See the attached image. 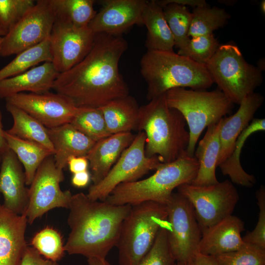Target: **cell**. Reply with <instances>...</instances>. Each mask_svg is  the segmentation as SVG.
Returning <instances> with one entry per match:
<instances>
[{
	"label": "cell",
	"instance_id": "6da1fadb",
	"mask_svg": "<svg viewBox=\"0 0 265 265\" xmlns=\"http://www.w3.org/2000/svg\"><path fill=\"white\" fill-rule=\"evenodd\" d=\"M86 56L69 70L59 74L53 89L78 107L100 108L129 95L119 70L120 59L128 44L122 35L96 33Z\"/></svg>",
	"mask_w": 265,
	"mask_h": 265
},
{
	"label": "cell",
	"instance_id": "7a4b0ae2",
	"mask_svg": "<svg viewBox=\"0 0 265 265\" xmlns=\"http://www.w3.org/2000/svg\"><path fill=\"white\" fill-rule=\"evenodd\" d=\"M132 208L94 201L80 192L71 199L67 223L70 229L65 252L87 258L105 259L117 244L122 223Z\"/></svg>",
	"mask_w": 265,
	"mask_h": 265
},
{
	"label": "cell",
	"instance_id": "3957f363",
	"mask_svg": "<svg viewBox=\"0 0 265 265\" xmlns=\"http://www.w3.org/2000/svg\"><path fill=\"white\" fill-rule=\"evenodd\" d=\"M182 114L170 107L165 93L139 107L136 130L146 136L145 154L162 163L177 159L186 151L189 133Z\"/></svg>",
	"mask_w": 265,
	"mask_h": 265
},
{
	"label": "cell",
	"instance_id": "277c9868",
	"mask_svg": "<svg viewBox=\"0 0 265 265\" xmlns=\"http://www.w3.org/2000/svg\"><path fill=\"white\" fill-rule=\"evenodd\" d=\"M140 65L149 101L173 88L206 90L214 83L205 66L174 51H147Z\"/></svg>",
	"mask_w": 265,
	"mask_h": 265
},
{
	"label": "cell",
	"instance_id": "5b68a950",
	"mask_svg": "<svg viewBox=\"0 0 265 265\" xmlns=\"http://www.w3.org/2000/svg\"><path fill=\"white\" fill-rule=\"evenodd\" d=\"M198 167L196 158L186 151L173 161L161 163L147 178L119 185L105 201L115 205L133 206L147 201L166 205L175 188L192 183Z\"/></svg>",
	"mask_w": 265,
	"mask_h": 265
},
{
	"label": "cell",
	"instance_id": "8992f818",
	"mask_svg": "<svg viewBox=\"0 0 265 265\" xmlns=\"http://www.w3.org/2000/svg\"><path fill=\"white\" fill-rule=\"evenodd\" d=\"M165 98L168 106L179 111L188 126L186 152L191 157L203 130L218 122L234 107V104L218 89L208 91L178 87L167 91Z\"/></svg>",
	"mask_w": 265,
	"mask_h": 265
},
{
	"label": "cell",
	"instance_id": "52a82bcc",
	"mask_svg": "<svg viewBox=\"0 0 265 265\" xmlns=\"http://www.w3.org/2000/svg\"><path fill=\"white\" fill-rule=\"evenodd\" d=\"M166 205L147 201L132 206L116 245L120 265H136L151 249L167 221Z\"/></svg>",
	"mask_w": 265,
	"mask_h": 265
},
{
	"label": "cell",
	"instance_id": "ba28073f",
	"mask_svg": "<svg viewBox=\"0 0 265 265\" xmlns=\"http://www.w3.org/2000/svg\"><path fill=\"white\" fill-rule=\"evenodd\" d=\"M213 83L233 104L239 105L262 83V71L248 63L233 44L220 45L205 65Z\"/></svg>",
	"mask_w": 265,
	"mask_h": 265
},
{
	"label": "cell",
	"instance_id": "9c48e42d",
	"mask_svg": "<svg viewBox=\"0 0 265 265\" xmlns=\"http://www.w3.org/2000/svg\"><path fill=\"white\" fill-rule=\"evenodd\" d=\"M177 189L192 205L202 233L232 215L239 200L237 189L228 180L203 186L184 184Z\"/></svg>",
	"mask_w": 265,
	"mask_h": 265
},
{
	"label": "cell",
	"instance_id": "30bf717a",
	"mask_svg": "<svg viewBox=\"0 0 265 265\" xmlns=\"http://www.w3.org/2000/svg\"><path fill=\"white\" fill-rule=\"evenodd\" d=\"M145 143L144 133L139 132L105 177L90 186L88 197L94 201H105L119 185L139 180L149 171L155 170L162 162L158 156L146 155Z\"/></svg>",
	"mask_w": 265,
	"mask_h": 265
},
{
	"label": "cell",
	"instance_id": "8fae6325",
	"mask_svg": "<svg viewBox=\"0 0 265 265\" xmlns=\"http://www.w3.org/2000/svg\"><path fill=\"white\" fill-rule=\"evenodd\" d=\"M56 13L52 0H38L6 33L0 36V56L7 57L49 38Z\"/></svg>",
	"mask_w": 265,
	"mask_h": 265
},
{
	"label": "cell",
	"instance_id": "7c38bea8",
	"mask_svg": "<svg viewBox=\"0 0 265 265\" xmlns=\"http://www.w3.org/2000/svg\"><path fill=\"white\" fill-rule=\"evenodd\" d=\"M166 206L171 251L176 263L190 262L198 252L202 237L194 209L190 202L178 192L173 193Z\"/></svg>",
	"mask_w": 265,
	"mask_h": 265
},
{
	"label": "cell",
	"instance_id": "4fadbf2b",
	"mask_svg": "<svg viewBox=\"0 0 265 265\" xmlns=\"http://www.w3.org/2000/svg\"><path fill=\"white\" fill-rule=\"evenodd\" d=\"M64 180L63 171L55 165L53 155L47 158L37 169L28 188V203L24 214L31 224L49 211L56 208L68 209L72 194L63 191L60 183Z\"/></svg>",
	"mask_w": 265,
	"mask_h": 265
},
{
	"label": "cell",
	"instance_id": "5bb4252c",
	"mask_svg": "<svg viewBox=\"0 0 265 265\" xmlns=\"http://www.w3.org/2000/svg\"><path fill=\"white\" fill-rule=\"evenodd\" d=\"M96 33L88 26H78L56 17L49 37L52 62L60 74L80 62L94 43Z\"/></svg>",
	"mask_w": 265,
	"mask_h": 265
},
{
	"label": "cell",
	"instance_id": "9a60e30c",
	"mask_svg": "<svg viewBox=\"0 0 265 265\" xmlns=\"http://www.w3.org/2000/svg\"><path fill=\"white\" fill-rule=\"evenodd\" d=\"M6 103L23 109L50 129L70 123L83 110L65 96L50 91L43 93L22 92L9 97Z\"/></svg>",
	"mask_w": 265,
	"mask_h": 265
},
{
	"label": "cell",
	"instance_id": "2e32d148",
	"mask_svg": "<svg viewBox=\"0 0 265 265\" xmlns=\"http://www.w3.org/2000/svg\"><path fill=\"white\" fill-rule=\"evenodd\" d=\"M145 0H106L88 27L95 33L120 36L134 25H142Z\"/></svg>",
	"mask_w": 265,
	"mask_h": 265
},
{
	"label": "cell",
	"instance_id": "e0dca14e",
	"mask_svg": "<svg viewBox=\"0 0 265 265\" xmlns=\"http://www.w3.org/2000/svg\"><path fill=\"white\" fill-rule=\"evenodd\" d=\"M0 167V194L3 205L19 215H24L28 203V188L23 166L9 148L1 155Z\"/></svg>",
	"mask_w": 265,
	"mask_h": 265
},
{
	"label": "cell",
	"instance_id": "ac0fdd59",
	"mask_svg": "<svg viewBox=\"0 0 265 265\" xmlns=\"http://www.w3.org/2000/svg\"><path fill=\"white\" fill-rule=\"evenodd\" d=\"M27 220L0 204V265H19L27 247Z\"/></svg>",
	"mask_w": 265,
	"mask_h": 265
},
{
	"label": "cell",
	"instance_id": "d6986e66",
	"mask_svg": "<svg viewBox=\"0 0 265 265\" xmlns=\"http://www.w3.org/2000/svg\"><path fill=\"white\" fill-rule=\"evenodd\" d=\"M244 230V222L230 215L202 232L198 252L215 256L237 250L244 244L241 236Z\"/></svg>",
	"mask_w": 265,
	"mask_h": 265
},
{
	"label": "cell",
	"instance_id": "ffe728a7",
	"mask_svg": "<svg viewBox=\"0 0 265 265\" xmlns=\"http://www.w3.org/2000/svg\"><path fill=\"white\" fill-rule=\"evenodd\" d=\"M135 136L132 132L118 133L95 142L86 156L92 185L98 184L105 177Z\"/></svg>",
	"mask_w": 265,
	"mask_h": 265
},
{
	"label": "cell",
	"instance_id": "44dd1931",
	"mask_svg": "<svg viewBox=\"0 0 265 265\" xmlns=\"http://www.w3.org/2000/svg\"><path fill=\"white\" fill-rule=\"evenodd\" d=\"M264 101L263 95L253 92L242 100L235 113L222 118L219 134L220 151L217 166L232 153L238 136L248 126Z\"/></svg>",
	"mask_w": 265,
	"mask_h": 265
},
{
	"label": "cell",
	"instance_id": "7402d4cb",
	"mask_svg": "<svg viewBox=\"0 0 265 265\" xmlns=\"http://www.w3.org/2000/svg\"><path fill=\"white\" fill-rule=\"evenodd\" d=\"M59 73L52 62H45L26 72L0 81V98L29 92L43 93L53 89Z\"/></svg>",
	"mask_w": 265,
	"mask_h": 265
},
{
	"label": "cell",
	"instance_id": "603a6c76",
	"mask_svg": "<svg viewBox=\"0 0 265 265\" xmlns=\"http://www.w3.org/2000/svg\"><path fill=\"white\" fill-rule=\"evenodd\" d=\"M47 130L54 148L55 165L60 171L66 166L70 157H86L96 142L70 123L47 128Z\"/></svg>",
	"mask_w": 265,
	"mask_h": 265
},
{
	"label": "cell",
	"instance_id": "cb8c5ba5",
	"mask_svg": "<svg viewBox=\"0 0 265 265\" xmlns=\"http://www.w3.org/2000/svg\"><path fill=\"white\" fill-rule=\"evenodd\" d=\"M222 118L217 123L208 126L207 132L199 141L194 152L199 167L191 184L203 186L218 183L215 174L220 151L219 134Z\"/></svg>",
	"mask_w": 265,
	"mask_h": 265
},
{
	"label": "cell",
	"instance_id": "d4e9b609",
	"mask_svg": "<svg viewBox=\"0 0 265 265\" xmlns=\"http://www.w3.org/2000/svg\"><path fill=\"white\" fill-rule=\"evenodd\" d=\"M142 18L147 30L145 44L147 51H173V37L165 20L163 7L157 0L146 1Z\"/></svg>",
	"mask_w": 265,
	"mask_h": 265
},
{
	"label": "cell",
	"instance_id": "484cf974",
	"mask_svg": "<svg viewBox=\"0 0 265 265\" xmlns=\"http://www.w3.org/2000/svg\"><path fill=\"white\" fill-rule=\"evenodd\" d=\"M139 107L132 96L114 99L99 108L111 134L136 130Z\"/></svg>",
	"mask_w": 265,
	"mask_h": 265
},
{
	"label": "cell",
	"instance_id": "4316f807",
	"mask_svg": "<svg viewBox=\"0 0 265 265\" xmlns=\"http://www.w3.org/2000/svg\"><path fill=\"white\" fill-rule=\"evenodd\" d=\"M265 130V119L254 118L238 136L232 153L219 167L222 173L228 176L233 184L251 187L256 183V178L243 169L240 161L241 151L247 138L253 133Z\"/></svg>",
	"mask_w": 265,
	"mask_h": 265
},
{
	"label": "cell",
	"instance_id": "83f0119b",
	"mask_svg": "<svg viewBox=\"0 0 265 265\" xmlns=\"http://www.w3.org/2000/svg\"><path fill=\"white\" fill-rule=\"evenodd\" d=\"M6 108L13 120L11 128L6 131L9 134L42 145L54 154V148L46 127L18 107L6 103Z\"/></svg>",
	"mask_w": 265,
	"mask_h": 265
},
{
	"label": "cell",
	"instance_id": "f1b7e54d",
	"mask_svg": "<svg viewBox=\"0 0 265 265\" xmlns=\"http://www.w3.org/2000/svg\"><path fill=\"white\" fill-rule=\"evenodd\" d=\"M8 148L16 155L24 170L26 185L30 186L42 162L53 153L35 142L22 139L4 133Z\"/></svg>",
	"mask_w": 265,
	"mask_h": 265
},
{
	"label": "cell",
	"instance_id": "f546056e",
	"mask_svg": "<svg viewBox=\"0 0 265 265\" xmlns=\"http://www.w3.org/2000/svg\"><path fill=\"white\" fill-rule=\"evenodd\" d=\"M52 60L49 38L16 54L11 61L0 69V81L21 74L41 63L52 62Z\"/></svg>",
	"mask_w": 265,
	"mask_h": 265
},
{
	"label": "cell",
	"instance_id": "4dcf8cb0",
	"mask_svg": "<svg viewBox=\"0 0 265 265\" xmlns=\"http://www.w3.org/2000/svg\"><path fill=\"white\" fill-rule=\"evenodd\" d=\"M188 31L189 37L212 34L213 31L223 27L230 18L224 9L208 5L194 8Z\"/></svg>",
	"mask_w": 265,
	"mask_h": 265
},
{
	"label": "cell",
	"instance_id": "1f68e13d",
	"mask_svg": "<svg viewBox=\"0 0 265 265\" xmlns=\"http://www.w3.org/2000/svg\"><path fill=\"white\" fill-rule=\"evenodd\" d=\"M164 15L172 34L175 46L182 51L186 47L190 38L188 31L192 13L186 6L170 3L163 7Z\"/></svg>",
	"mask_w": 265,
	"mask_h": 265
},
{
	"label": "cell",
	"instance_id": "d6a6232c",
	"mask_svg": "<svg viewBox=\"0 0 265 265\" xmlns=\"http://www.w3.org/2000/svg\"><path fill=\"white\" fill-rule=\"evenodd\" d=\"M56 17L78 26H88L97 11L93 0H52Z\"/></svg>",
	"mask_w": 265,
	"mask_h": 265
},
{
	"label": "cell",
	"instance_id": "836d02e7",
	"mask_svg": "<svg viewBox=\"0 0 265 265\" xmlns=\"http://www.w3.org/2000/svg\"><path fill=\"white\" fill-rule=\"evenodd\" d=\"M70 124L95 142L111 135L99 108H84L74 117Z\"/></svg>",
	"mask_w": 265,
	"mask_h": 265
},
{
	"label": "cell",
	"instance_id": "e575fe53",
	"mask_svg": "<svg viewBox=\"0 0 265 265\" xmlns=\"http://www.w3.org/2000/svg\"><path fill=\"white\" fill-rule=\"evenodd\" d=\"M31 244L44 258L54 262L60 260L65 252L60 233L49 227L38 232L32 238Z\"/></svg>",
	"mask_w": 265,
	"mask_h": 265
},
{
	"label": "cell",
	"instance_id": "d590c367",
	"mask_svg": "<svg viewBox=\"0 0 265 265\" xmlns=\"http://www.w3.org/2000/svg\"><path fill=\"white\" fill-rule=\"evenodd\" d=\"M220 44L213 34L190 38L186 48L178 54L205 66L215 53Z\"/></svg>",
	"mask_w": 265,
	"mask_h": 265
},
{
	"label": "cell",
	"instance_id": "8d00e7d4",
	"mask_svg": "<svg viewBox=\"0 0 265 265\" xmlns=\"http://www.w3.org/2000/svg\"><path fill=\"white\" fill-rule=\"evenodd\" d=\"M219 265H265V249L245 243L238 249L214 256Z\"/></svg>",
	"mask_w": 265,
	"mask_h": 265
},
{
	"label": "cell",
	"instance_id": "74e56055",
	"mask_svg": "<svg viewBox=\"0 0 265 265\" xmlns=\"http://www.w3.org/2000/svg\"><path fill=\"white\" fill-rule=\"evenodd\" d=\"M167 220L159 229L148 252L136 265H175L168 240Z\"/></svg>",
	"mask_w": 265,
	"mask_h": 265
},
{
	"label": "cell",
	"instance_id": "f35d334b",
	"mask_svg": "<svg viewBox=\"0 0 265 265\" xmlns=\"http://www.w3.org/2000/svg\"><path fill=\"white\" fill-rule=\"evenodd\" d=\"M35 3L33 0H0V27L7 32Z\"/></svg>",
	"mask_w": 265,
	"mask_h": 265
},
{
	"label": "cell",
	"instance_id": "ab89813d",
	"mask_svg": "<svg viewBox=\"0 0 265 265\" xmlns=\"http://www.w3.org/2000/svg\"><path fill=\"white\" fill-rule=\"evenodd\" d=\"M259 212L257 224L251 232L242 238L243 242L258 245L265 249V187L262 185L256 191Z\"/></svg>",
	"mask_w": 265,
	"mask_h": 265
},
{
	"label": "cell",
	"instance_id": "60d3db41",
	"mask_svg": "<svg viewBox=\"0 0 265 265\" xmlns=\"http://www.w3.org/2000/svg\"><path fill=\"white\" fill-rule=\"evenodd\" d=\"M19 265H59L57 262L47 259L33 247L27 246Z\"/></svg>",
	"mask_w": 265,
	"mask_h": 265
},
{
	"label": "cell",
	"instance_id": "b9f144b4",
	"mask_svg": "<svg viewBox=\"0 0 265 265\" xmlns=\"http://www.w3.org/2000/svg\"><path fill=\"white\" fill-rule=\"evenodd\" d=\"M67 165L73 174L87 170L89 162L85 156L72 157L68 159Z\"/></svg>",
	"mask_w": 265,
	"mask_h": 265
},
{
	"label": "cell",
	"instance_id": "7bdbcfd3",
	"mask_svg": "<svg viewBox=\"0 0 265 265\" xmlns=\"http://www.w3.org/2000/svg\"><path fill=\"white\" fill-rule=\"evenodd\" d=\"M90 180L91 174L87 170L73 174L71 179V183L74 186L81 188L87 186Z\"/></svg>",
	"mask_w": 265,
	"mask_h": 265
},
{
	"label": "cell",
	"instance_id": "ee69618b",
	"mask_svg": "<svg viewBox=\"0 0 265 265\" xmlns=\"http://www.w3.org/2000/svg\"><path fill=\"white\" fill-rule=\"evenodd\" d=\"M157 1L162 7L170 3H174L184 6L188 5L194 8L207 5L204 0H157Z\"/></svg>",
	"mask_w": 265,
	"mask_h": 265
},
{
	"label": "cell",
	"instance_id": "f6af8a7d",
	"mask_svg": "<svg viewBox=\"0 0 265 265\" xmlns=\"http://www.w3.org/2000/svg\"><path fill=\"white\" fill-rule=\"evenodd\" d=\"M192 265H219L214 256L196 252L191 260Z\"/></svg>",
	"mask_w": 265,
	"mask_h": 265
},
{
	"label": "cell",
	"instance_id": "bcb514c9",
	"mask_svg": "<svg viewBox=\"0 0 265 265\" xmlns=\"http://www.w3.org/2000/svg\"><path fill=\"white\" fill-rule=\"evenodd\" d=\"M4 131L3 129L2 114L0 108V155L3 154L8 149L4 135Z\"/></svg>",
	"mask_w": 265,
	"mask_h": 265
},
{
	"label": "cell",
	"instance_id": "7dc6e473",
	"mask_svg": "<svg viewBox=\"0 0 265 265\" xmlns=\"http://www.w3.org/2000/svg\"><path fill=\"white\" fill-rule=\"evenodd\" d=\"M87 263L88 265H111L106 259L88 258Z\"/></svg>",
	"mask_w": 265,
	"mask_h": 265
},
{
	"label": "cell",
	"instance_id": "c3c4849f",
	"mask_svg": "<svg viewBox=\"0 0 265 265\" xmlns=\"http://www.w3.org/2000/svg\"><path fill=\"white\" fill-rule=\"evenodd\" d=\"M260 9L262 12L265 14V1L262 0L260 3Z\"/></svg>",
	"mask_w": 265,
	"mask_h": 265
},
{
	"label": "cell",
	"instance_id": "681fc988",
	"mask_svg": "<svg viewBox=\"0 0 265 265\" xmlns=\"http://www.w3.org/2000/svg\"><path fill=\"white\" fill-rule=\"evenodd\" d=\"M6 32L0 27V36H4L6 34Z\"/></svg>",
	"mask_w": 265,
	"mask_h": 265
},
{
	"label": "cell",
	"instance_id": "f907efd6",
	"mask_svg": "<svg viewBox=\"0 0 265 265\" xmlns=\"http://www.w3.org/2000/svg\"><path fill=\"white\" fill-rule=\"evenodd\" d=\"M182 265H192L191 262L185 264H182Z\"/></svg>",
	"mask_w": 265,
	"mask_h": 265
},
{
	"label": "cell",
	"instance_id": "816d5d0a",
	"mask_svg": "<svg viewBox=\"0 0 265 265\" xmlns=\"http://www.w3.org/2000/svg\"><path fill=\"white\" fill-rule=\"evenodd\" d=\"M175 265H183L180 263H176Z\"/></svg>",
	"mask_w": 265,
	"mask_h": 265
},
{
	"label": "cell",
	"instance_id": "f5cc1de1",
	"mask_svg": "<svg viewBox=\"0 0 265 265\" xmlns=\"http://www.w3.org/2000/svg\"><path fill=\"white\" fill-rule=\"evenodd\" d=\"M1 155H0V162H1Z\"/></svg>",
	"mask_w": 265,
	"mask_h": 265
}]
</instances>
